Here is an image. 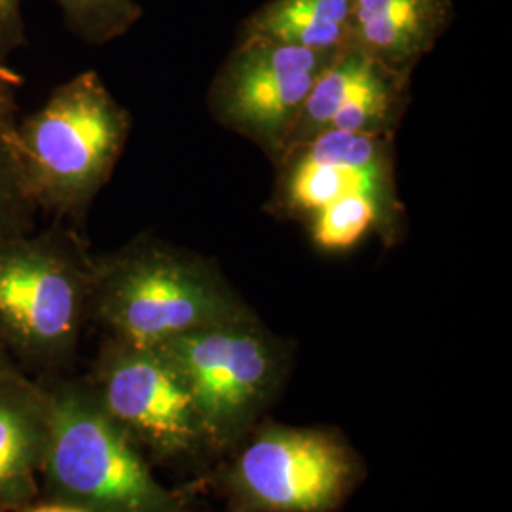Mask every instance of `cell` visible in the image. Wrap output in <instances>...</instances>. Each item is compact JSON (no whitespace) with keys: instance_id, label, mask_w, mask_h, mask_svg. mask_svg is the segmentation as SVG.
I'll use <instances>...</instances> for the list:
<instances>
[{"instance_id":"6da1fadb","label":"cell","mask_w":512,"mask_h":512,"mask_svg":"<svg viewBox=\"0 0 512 512\" xmlns=\"http://www.w3.org/2000/svg\"><path fill=\"white\" fill-rule=\"evenodd\" d=\"M129 129L128 110L95 71L57 86L8 135L29 202L57 220L82 219L118 164Z\"/></svg>"},{"instance_id":"7a4b0ae2","label":"cell","mask_w":512,"mask_h":512,"mask_svg":"<svg viewBox=\"0 0 512 512\" xmlns=\"http://www.w3.org/2000/svg\"><path fill=\"white\" fill-rule=\"evenodd\" d=\"M247 317L255 315L202 258L150 239L93 256L90 319L114 340L154 348Z\"/></svg>"},{"instance_id":"3957f363","label":"cell","mask_w":512,"mask_h":512,"mask_svg":"<svg viewBox=\"0 0 512 512\" xmlns=\"http://www.w3.org/2000/svg\"><path fill=\"white\" fill-rule=\"evenodd\" d=\"M92 287L93 256L59 220L0 239V346L23 372L55 374L73 363Z\"/></svg>"},{"instance_id":"277c9868","label":"cell","mask_w":512,"mask_h":512,"mask_svg":"<svg viewBox=\"0 0 512 512\" xmlns=\"http://www.w3.org/2000/svg\"><path fill=\"white\" fill-rule=\"evenodd\" d=\"M50 437L40 471L46 499L84 512H188V495L164 486L147 456L110 420L86 378L44 384Z\"/></svg>"},{"instance_id":"5b68a950","label":"cell","mask_w":512,"mask_h":512,"mask_svg":"<svg viewBox=\"0 0 512 512\" xmlns=\"http://www.w3.org/2000/svg\"><path fill=\"white\" fill-rule=\"evenodd\" d=\"M156 348L190 387L215 450L251 435L287 374L283 346L256 317L192 330Z\"/></svg>"},{"instance_id":"8992f818","label":"cell","mask_w":512,"mask_h":512,"mask_svg":"<svg viewBox=\"0 0 512 512\" xmlns=\"http://www.w3.org/2000/svg\"><path fill=\"white\" fill-rule=\"evenodd\" d=\"M86 380L110 420L147 458L186 465L217 452L190 387L162 349L107 336Z\"/></svg>"},{"instance_id":"52a82bcc","label":"cell","mask_w":512,"mask_h":512,"mask_svg":"<svg viewBox=\"0 0 512 512\" xmlns=\"http://www.w3.org/2000/svg\"><path fill=\"white\" fill-rule=\"evenodd\" d=\"M251 433L228 475L243 511H336L361 480V461L334 429L264 425Z\"/></svg>"},{"instance_id":"ba28073f","label":"cell","mask_w":512,"mask_h":512,"mask_svg":"<svg viewBox=\"0 0 512 512\" xmlns=\"http://www.w3.org/2000/svg\"><path fill=\"white\" fill-rule=\"evenodd\" d=\"M336 54L243 35L217 78L220 118L283 156L308 93Z\"/></svg>"},{"instance_id":"9c48e42d","label":"cell","mask_w":512,"mask_h":512,"mask_svg":"<svg viewBox=\"0 0 512 512\" xmlns=\"http://www.w3.org/2000/svg\"><path fill=\"white\" fill-rule=\"evenodd\" d=\"M48 437L44 384L29 374L0 382V512H25L37 503Z\"/></svg>"},{"instance_id":"30bf717a","label":"cell","mask_w":512,"mask_h":512,"mask_svg":"<svg viewBox=\"0 0 512 512\" xmlns=\"http://www.w3.org/2000/svg\"><path fill=\"white\" fill-rule=\"evenodd\" d=\"M450 0H353V44L389 69L406 73L444 33Z\"/></svg>"},{"instance_id":"8fae6325","label":"cell","mask_w":512,"mask_h":512,"mask_svg":"<svg viewBox=\"0 0 512 512\" xmlns=\"http://www.w3.org/2000/svg\"><path fill=\"white\" fill-rule=\"evenodd\" d=\"M353 0H270L245 23V35L313 52H340L353 44Z\"/></svg>"},{"instance_id":"7c38bea8","label":"cell","mask_w":512,"mask_h":512,"mask_svg":"<svg viewBox=\"0 0 512 512\" xmlns=\"http://www.w3.org/2000/svg\"><path fill=\"white\" fill-rule=\"evenodd\" d=\"M349 194L370 196L387 213L393 205L389 169H363L300 158L291 160L285 196L287 205L294 211L315 213Z\"/></svg>"},{"instance_id":"4fadbf2b","label":"cell","mask_w":512,"mask_h":512,"mask_svg":"<svg viewBox=\"0 0 512 512\" xmlns=\"http://www.w3.org/2000/svg\"><path fill=\"white\" fill-rule=\"evenodd\" d=\"M378 59L366 54L355 44L338 52L323 73L317 76L311 92L308 93L302 110L296 118L293 133L289 137L283 160L294 150L304 147L313 137L330 128L332 118L348 101L349 95L365 80L376 67Z\"/></svg>"},{"instance_id":"5bb4252c","label":"cell","mask_w":512,"mask_h":512,"mask_svg":"<svg viewBox=\"0 0 512 512\" xmlns=\"http://www.w3.org/2000/svg\"><path fill=\"white\" fill-rule=\"evenodd\" d=\"M404 74L378 61L336 112L329 129L384 133L399 109Z\"/></svg>"},{"instance_id":"9a60e30c","label":"cell","mask_w":512,"mask_h":512,"mask_svg":"<svg viewBox=\"0 0 512 512\" xmlns=\"http://www.w3.org/2000/svg\"><path fill=\"white\" fill-rule=\"evenodd\" d=\"M313 215V241L325 251H348L384 219V209L370 196L349 194Z\"/></svg>"},{"instance_id":"2e32d148","label":"cell","mask_w":512,"mask_h":512,"mask_svg":"<svg viewBox=\"0 0 512 512\" xmlns=\"http://www.w3.org/2000/svg\"><path fill=\"white\" fill-rule=\"evenodd\" d=\"M57 4L74 35L90 44L124 37L143 16L137 0H57Z\"/></svg>"},{"instance_id":"e0dca14e","label":"cell","mask_w":512,"mask_h":512,"mask_svg":"<svg viewBox=\"0 0 512 512\" xmlns=\"http://www.w3.org/2000/svg\"><path fill=\"white\" fill-rule=\"evenodd\" d=\"M384 145V133L329 129L313 137L304 147L294 150L285 160L300 158L363 169H389Z\"/></svg>"},{"instance_id":"ac0fdd59","label":"cell","mask_w":512,"mask_h":512,"mask_svg":"<svg viewBox=\"0 0 512 512\" xmlns=\"http://www.w3.org/2000/svg\"><path fill=\"white\" fill-rule=\"evenodd\" d=\"M8 135H0V239L33 230L37 215L19 179Z\"/></svg>"},{"instance_id":"d6986e66","label":"cell","mask_w":512,"mask_h":512,"mask_svg":"<svg viewBox=\"0 0 512 512\" xmlns=\"http://www.w3.org/2000/svg\"><path fill=\"white\" fill-rule=\"evenodd\" d=\"M25 44L21 0H0V59Z\"/></svg>"},{"instance_id":"ffe728a7","label":"cell","mask_w":512,"mask_h":512,"mask_svg":"<svg viewBox=\"0 0 512 512\" xmlns=\"http://www.w3.org/2000/svg\"><path fill=\"white\" fill-rule=\"evenodd\" d=\"M19 74L6 67L4 59H0V135L10 133L18 114V90L21 86Z\"/></svg>"},{"instance_id":"44dd1931","label":"cell","mask_w":512,"mask_h":512,"mask_svg":"<svg viewBox=\"0 0 512 512\" xmlns=\"http://www.w3.org/2000/svg\"><path fill=\"white\" fill-rule=\"evenodd\" d=\"M23 374H27V372H23L18 363L12 359V355L0 346V382L10 380V378H18Z\"/></svg>"},{"instance_id":"7402d4cb","label":"cell","mask_w":512,"mask_h":512,"mask_svg":"<svg viewBox=\"0 0 512 512\" xmlns=\"http://www.w3.org/2000/svg\"><path fill=\"white\" fill-rule=\"evenodd\" d=\"M25 512H84L76 507H71L67 503H59V501H50V499H44L42 503H35L33 507H29Z\"/></svg>"}]
</instances>
